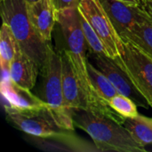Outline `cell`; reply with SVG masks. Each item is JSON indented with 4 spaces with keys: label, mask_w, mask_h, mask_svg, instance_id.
Segmentation results:
<instances>
[{
    "label": "cell",
    "mask_w": 152,
    "mask_h": 152,
    "mask_svg": "<svg viewBox=\"0 0 152 152\" xmlns=\"http://www.w3.org/2000/svg\"><path fill=\"white\" fill-rule=\"evenodd\" d=\"M109 105L125 118H134L139 115L137 104L129 97L118 94L109 102Z\"/></svg>",
    "instance_id": "d6986e66"
},
{
    "label": "cell",
    "mask_w": 152,
    "mask_h": 152,
    "mask_svg": "<svg viewBox=\"0 0 152 152\" xmlns=\"http://www.w3.org/2000/svg\"><path fill=\"white\" fill-rule=\"evenodd\" d=\"M38 74L40 69L37 62L20 48L10 64V79L16 85L31 90L37 83Z\"/></svg>",
    "instance_id": "7c38bea8"
},
{
    "label": "cell",
    "mask_w": 152,
    "mask_h": 152,
    "mask_svg": "<svg viewBox=\"0 0 152 152\" xmlns=\"http://www.w3.org/2000/svg\"><path fill=\"white\" fill-rule=\"evenodd\" d=\"M74 126L85 131L100 151L145 152L124 125L99 113L84 109L70 110Z\"/></svg>",
    "instance_id": "7a4b0ae2"
},
{
    "label": "cell",
    "mask_w": 152,
    "mask_h": 152,
    "mask_svg": "<svg viewBox=\"0 0 152 152\" xmlns=\"http://www.w3.org/2000/svg\"><path fill=\"white\" fill-rule=\"evenodd\" d=\"M79 13V20H80V24L82 28L83 34L85 36L87 47L89 48L90 52L92 53L95 54H105L109 55L108 52L101 40L100 37L96 33V31L93 28L91 24L88 22V20L85 18V16L78 11Z\"/></svg>",
    "instance_id": "ac0fdd59"
},
{
    "label": "cell",
    "mask_w": 152,
    "mask_h": 152,
    "mask_svg": "<svg viewBox=\"0 0 152 152\" xmlns=\"http://www.w3.org/2000/svg\"><path fill=\"white\" fill-rule=\"evenodd\" d=\"M26 1H27L28 4H31V3H34V2H36L37 0H26Z\"/></svg>",
    "instance_id": "603a6c76"
},
{
    "label": "cell",
    "mask_w": 152,
    "mask_h": 152,
    "mask_svg": "<svg viewBox=\"0 0 152 152\" xmlns=\"http://www.w3.org/2000/svg\"><path fill=\"white\" fill-rule=\"evenodd\" d=\"M87 69L91 83L97 96L102 102L109 104L110 101L118 94L115 86L97 67H94L89 61L87 64Z\"/></svg>",
    "instance_id": "e0dca14e"
},
{
    "label": "cell",
    "mask_w": 152,
    "mask_h": 152,
    "mask_svg": "<svg viewBox=\"0 0 152 152\" xmlns=\"http://www.w3.org/2000/svg\"><path fill=\"white\" fill-rule=\"evenodd\" d=\"M62 59V92L65 106L68 110H88V103L79 85L67 53H61Z\"/></svg>",
    "instance_id": "8fae6325"
},
{
    "label": "cell",
    "mask_w": 152,
    "mask_h": 152,
    "mask_svg": "<svg viewBox=\"0 0 152 152\" xmlns=\"http://www.w3.org/2000/svg\"><path fill=\"white\" fill-rule=\"evenodd\" d=\"M20 48L11 28L3 22L0 30V63L2 71L9 72L10 64Z\"/></svg>",
    "instance_id": "5bb4252c"
},
{
    "label": "cell",
    "mask_w": 152,
    "mask_h": 152,
    "mask_svg": "<svg viewBox=\"0 0 152 152\" xmlns=\"http://www.w3.org/2000/svg\"><path fill=\"white\" fill-rule=\"evenodd\" d=\"M55 17L66 43L65 52L70 60L76 77L86 98L88 110L103 115L123 125L126 118L99 99L91 83L86 58L88 47L82 31L78 9L69 8L55 12Z\"/></svg>",
    "instance_id": "6da1fadb"
},
{
    "label": "cell",
    "mask_w": 152,
    "mask_h": 152,
    "mask_svg": "<svg viewBox=\"0 0 152 152\" xmlns=\"http://www.w3.org/2000/svg\"><path fill=\"white\" fill-rule=\"evenodd\" d=\"M78 11L91 24L102 41L108 54L115 61L125 53L124 40L116 30L100 0H80Z\"/></svg>",
    "instance_id": "5b68a950"
},
{
    "label": "cell",
    "mask_w": 152,
    "mask_h": 152,
    "mask_svg": "<svg viewBox=\"0 0 152 152\" xmlns=\"http://www.w3.org/2000/svg\"><path fill=\"white\" fill-rule=\"evenodd\" d=\"M55 12L69 8H78L80 0H51Z\"/></svg>",
    "instance_id": "ffe728a7"
},
{
    "label": "cell",
    "mask_w": 152,
    "mask_h": 152,
    "mask_svg": "<svg viewBox=\"0 0 152 152\" xmlns=\"http://www.w3.org/2000/svg\"><path fill=\"white\" fill-rule=\"evenodd\" d=\"M129 4H142V0H121Z\"/></svg>",
    "instance_id": "7402d4cb"
},
{
    "label": "cell",
    "mask_w": 152,
    "mask_h": 152,
    "mask_svg": "<svg viewBox=\"0 0 152 152\" xmlns=\"http://www.w3.org/2000/svg\"><path fill=\"white\" fill-rule=\"evenodd\" d=\"M100 1L120 37L136 23L151 20L142 4H129L121 0Z\"/></svg>",
    "instance_id": "9c48e42d"
},
{
    "label": "cell",
    "mask_w": 152,
    "mask_h": 152,
    "mask_svg": "<svg viewBox=\"0 0 152 152\" xmlns=\"http://www.w3.org/2000/svg\"><path fill=\"white\" fill-rule=\"evenodd\" d=\"M40 74L44 78L41 99L64 121L75 126L70 110L66 108L63 98L61 53H56L52 48L47 64Z\"/></svg>",
    "instance_id": "8992f818"
},
{
    "label": "cell",
    "mask_w": 152,
    "mask_h": 152,
    "mask_svg": "<svg viewBox=\"0 0 152 152\" xmlns=\"http://www.w3.org/2000/svg\"><path fill=\"white\" fill-rule=\"evenodd\" d=\"M124 45L125 53L116 62L152 108V58L129 40L125 39Z\"/></svg>",
    "instance_id": "52a82bcc"
},
{
    "label": "cell",
    "mask_w": 152,
    "mask_h": 152,
    "mask_svg": "<svg viewBox=\"0 0 152 152\" xmlns=\"http://www.w3.org/2000/svg\"><path fill=\"white\" fill-rule=\"evenodd\" d=\"M3 22L12 29L20 49L32 58L40 72L45 68L52 47L36 31L28 13L26 0H0Z\"/></svg>",
    "instance_id": "3957f363"
},
{
    "label": "cell",
    "mask_w": 152,
    "mask_h": 152,
    "mask_svg": "<svg viewBox=\"0 0 152 152\" xmlns=\"http://www.w3.org/2000/svg\"><path fill=\"white\" fill-rule=\"evenodd\" d=\"M122 39L129 40L152 58V21L136 23L121 36Z\"/></svg>",
    "instance_id": "2e32d148"
},
{
    "label": "cell",
    "mask_w": 152,
    "mask_h": 152,
    "mask_svg": "<svg viewBox=\"0 0 152 152\" xmlns=\"http://www.w3.org/2000/svg\"><path fill=\"white\" fill-rule=\"evenodd\" d=\"M6 113L16 127L32 136L43 139L73 138L74 126L69 125L48 106L37 110Z\"/></svg>",
    "instance_id": "277c9868"
},
{
    "label": "cell",
    "mask_w": 152,
    "mask_h": 152,
    "mask_svg": "<svg viewBox=\"0 0 152 152\" xmlns=\"http://www.w3.org/2000/svg\"><path fill=\"white\" fill-rule=\"evenodd\" d=\"M123 125L139 144L143 147L152 144V118L139 114L134 118H126Z\"/></svg>",
    "instance_id": "9a60e30c"
},
{
    "label": "cell",
    "mask_w": 152,
    "mask_h": 152,
    "mask_svg": "<svg viewBox=\"0 0 152 152\" xmlns=\"http://www.w3.org/2000/svg\"><path fill=\"white\" fill-rule=\"evenodd\" d=\"M93 57L97 68L112 83L118 94L129 97L138 106L146 109L151 107L143 95L136 89L128 75L121 69L113 58L109 55L95 53H93Z\"/></svg>",
    "instance_id": "ba28073f"
},
{
    "label": "cell",
    "mask_w": 152,
    "mask_h": 152,
    "mask_svg": "<svg viewBox=\"0 0 152 152\" xmlns=\"http://www.w3.org/2000/svg\"><path fill=\"white\" fill-rule=\"evenodd\" d=\"M1 94L7 102L5 110L25 112L40 110L46 107L45 102L34 95L29 89L21 87L10 79L9 74H3L1 82Z\"/></svg>",
    "instance_id": "30bf717a"
},
{
    "label": "cell",
    "mask_w": 152,
    "mask_h": 152,
    "mask_svg": "<svg viewBox=\"0 0 152 152\" xmlns=\"http://www.w3.org/2000/svg\"><path fill=\"white\" fill-rule=\"evenodd\" d=\"M28 13L39 37L45 42L50 43L56 22L55 11L51 0H37L28 4Z\"/></svg>",
    "instance_id": "4fadbf2b"
},
{
    "label": "cell",
    "mask_w": 152,
    "mask_h": 152,
    "mask_svg": "<svg viewBox=\"0 0 152 152\" xmlns=\"http://www.w3.org/2000/svg\"><path fill=\"white\" fill-rule=\"evenodd\" d=\"M142 6L147 12L150 16V19L152 21V0H142Z\"/></svg>",
    "instance_id": "44dd1931"
}]
</instances>
